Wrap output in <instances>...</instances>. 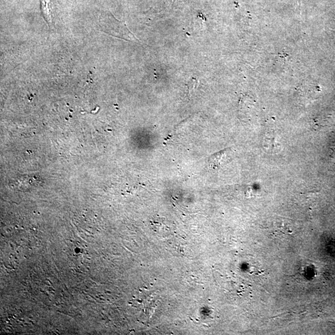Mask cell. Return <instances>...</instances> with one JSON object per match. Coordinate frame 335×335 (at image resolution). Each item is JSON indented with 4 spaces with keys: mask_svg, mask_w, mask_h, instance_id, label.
<instances>
[{
    "mask_svg": "<svg viewBox=\"0 0 335 335\" xmlns=\"http://www.w3.org/2000/svg\"><path fill=\"white\" fill-rule=\"evenodd\" d=\"M265 229L269 233L276 237L292 236L296 231V227L292 221L280 217L269 220Z\"/></svg>",
    "mask_w": 335,
    "mask_h": 335,
    "instance_id": "1",
    "label": "cell"
},
{
    "mask_svg": "<svg viewBox=\"0 0 335 335\" xmlns=\"http://www.w3.org/2000/svg\"><path fill=\"white\" fill-rule=\"evenodd\" d=\"M41 8L44 18L48 22V26L51 27L52 23V9L50 0H40Z\"/></svg>",
    "mask_w": 335,
    "mask_h": 335,
    "instance_id": "3",
    "label": "cell"
},
{
    "mask_svg": "<svg viewBox=\"0 0 335 335\" xmlns=\"http://www.w3.org/2000/svg\"><path fill=\"white\" fill-rule=\"evenodd\" d=\"M232 158L233 151L232 148H228L210 156L208 162L212 169H217L229 163L232 160Z\"/></svg>",
    "mask_w": 335,
    "mask_h": 335,
    "instance_id": "2",
    "label": "cell"
}]
</instances>
